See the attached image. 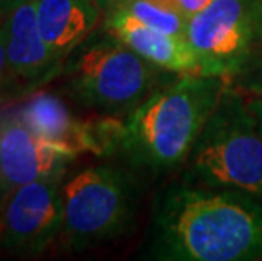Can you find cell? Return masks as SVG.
I'll list each match as a JSON object with an SVG mask.
<instances>
[{"label":"cell","instance_id":"obj_1","mask_svg":"<svg viewBox=\"0 0 262 261\" xmlns=\"http://www.w3.org/2000/svg\"><path fill=\"white\" fill-rule=\"evenodd\" d=\"M147 258L159 261L262 259V200L183 178L152 202Z\"/></svg>","mask_w":262,"mask_h":261},{"label":"cell","instance_id":"obj_2","mask_svg":"<svg viewBox=\"0 0 262 261\" xmlns=\"http://www.w3.org/2000/svg\"><path fill=\"white\" fill-rule=\"evenodd\" d=\"M227 87L224 76L174 75L127 115L117 154L152 176L185 166Z\"/></svg>","mask_w":262,"mask_h":261},{"label":"cell","instance_id":"obj_3","mask_svg":"<svg viewBox=\"0 0 262 261\" xmlns=\"http://www.w3.org/2000/svg\"><path fill=\"white\" fill-rule=\"evenodd\" d=\"M63 73L73 101L108 117H127L174 76L105 29L71 53Z\"/></svg>","mask_w":262,"mask_h":261},{"label":"cell","instance_id":"obj_4","mask_svg":"<svg viewBox=\"0 0 262 261\" xmlns=\"http://www.w3.org/2000/svg\"><path fill=\"white\" fill-rule=\"evenodd\" d=\"M183 178L262 200V121L247 95L227 87L186 159Z\"/></svg>","mask_w":262,"mask_h":261},{"label":"cell","instance_id":"obj_5","mask_svg":"<svg viewBox=\"0 0 262 261\" xmlns=\"http://www.w3.org/2000/svg\"><path fill=\"white\" fill-rule=\"evenodd\" d=\"M141 200V183L132 171L97 165L63 183V229L59 239L81 251L117 239L132 229Z\"/></svg>","mask_w":262,"mask_h":261},{"label":"cell","instance_id":"obj_6","mask_svg":"<svg viewBox=\"0 0 262 261\" xmlns=\"http://www.w3.org/2000/svg\"><path fill=\"white\" fill-rule=\"evenodd\" d=\"M186 39L202 75L241 73L262 54V0H211L188 19Z\"/></svg>","mask_w":262,"mask_h":261},{"label":"cell","instance_id":"obj_7","mask_svg":"<svg viewBox=\"0 0 262 261\" xmlns=\"http://www.w3.org/2000/svg\"><path fill=\"white\" fill-rule=\"evenodd\" d=\"M64 175L36 180L10 190L4 198V222L0 243L22 256H37L63 229Z\"/></svg>","mask_w":262,"mask_h":261},{"label":"cell","instance_id":"obj_8","mask_svg":"<svg viewBox=\"0 0 262 261\" xmlns=\"http://www.w3.org/2000/svg\"><path fill=\"white\" fill-rule=\"evenodd\" d=\"M17 115L44 141L76 156L80 153L117 154L124 124L115 117L80 121L61 98L46 92L31 95L17 110Z\"/></svg>","mask_w":262,"mask_h":261},{"label":"cell","instance_id":"obj_9","mask_svg":"<svg viewBox=\"0 0 262 261\" xmlns=\"http://www.w3.org/2000/svg\"><path fill=\"white\" fill-rule=\"evenodd\" d=\"M75 153L39 137L17 114L0 119V192L66 173Z\"/></svg>","mask_w":262,"mask_h":261},{"label":"cell","instance_id":"obj_10","mask_svg":"<svg viewBox=\"0 0 262 261\" xmlns=\"http://www.w3.org/2000/svg\"><path fill=\"white\" fill-rule=\"evenodd\" d=\"M5 32L9 70L12 80L36 87L58 76L64 68L42 39L36 17V0H26L0 14Z\"/></svg>","mask_w":262,"mask_h":261},{"label":"cell","instance_id":"obj_11","mask_svg":"<svg viewBox=\"0 0 262 261\" xmlns=\"http://www.w3.org/2000/svg\"><path fill=\"white\" fill-rule=\"evenodd\" d=\"M103 29L169 73L202 75L198 56L186 37L149 27L122 9H112L103 15Z\"/></svg>","mask_w":262,"mask_h":261},{"label":"cell","instance_id":"obj_12","mask_svg":"<svg viewBox=\"0 0 262 261\" xmlns=\"http://www.w3.org/2000/svg\"><path fill=\"white\" fill-rule=\"evenodd\" d=\"M42 39L64 61L97 29L103 12L92 0H36Z\"/></svg>","mask_w":262,"mask_h":261},{"label":"cell","instance_id":"obj_13","mask_svg":"<svg viewBox=\"0 0 262 261\" xmlns=\"http://www.w3.org/2000/svg\"><path fill=\"white\" fill-rule=\"evenodd\" d=\"M114 9L125 10L132 17L158 31L186 37L188 17L172 5L161 2V0H120Z\"/></svg>","mask_w":262,"mask_h":261},{"label":"cell","instance_id":"obj_14","mask_svg":"<svg viewBox=\"0 0 262 261\" xmlns=\"http://www.w3.org/2000/svg\"><path fill=\"white\" fill-rule=\"evenodd\" d=\"M228 87L249 97H262V54L241 73L227 78Z\"/></svg>","mask_w":262,"mask_h":261},{"label":"cell","instance_id":"obj_15","mask_svg":"<svg viewBox=\"0 0 262 261\" xmlns=\"http://www.w3.org/2000/svg\"><path fill=\"white\" fill-rule=\"evenodd\" d=\"M161 2L172 5V7L178 9L189 19L191 15L198 14L200 10H203L211 0H161Z\"/></svg>","mask_w":262,"mask_h":261},{"label":"cell","instance_id":"obj_16","mask_svg":"<svg viewBox=\"0 0 262 261\" xmlns=\"http://www.w3.org/2000/svg\"><path fill=\"white\" fill-rule=\"evenodd\" d=\"M10 82H12V75H10L9 70L7 49H5V32H4L2 17H0V88H4Z\"/></svg>","mask_w":262,"mask_h":261},{"label":"cell","instance_id":"obj_17","mask_svg":"<svg viewBox=\"0 0 262 261\" xmlns=\"http://www.w3.org/2000/svg\"><path fill=\"white\" fill-rule=\"evenodd\" d=\"M92 2H93L95 5H97V7H98L100 10H102L103 15H105L110 9H114L115 5L120 2V0H92Z\"/></svg>","mask_w":262,"mask_h":261},{"label":"cell","instance_id":"obj_18","mask_svg":"<svg viewBox=\"0 0 262 261\" xmlns=\"http://www.w3.org/2000/svg\"><path fill=\"white\" fill-rule=\"evenodd\" d=\"M247 102L250 105V109L257 114V117L262 121V97H249L247 95Z\"/></svg>","mask_w":262,"mask_h":261},{"label":"cell","instance_id":"obj_19","mask_svg":"<svg viewBox=\"0 0 262 261\" xmlns=\"http://www.w3.org/2000/svg\"><path fill=\"white\" fill-rule=\"evenodd\" d=\"M22 2H26V0H0V14L9 12L10 9L15 7V5L22 4Z\"/></svg>","mask_w":262,"mask_h":261},{"label":"cell","instance_id":"obj_20","mask_svg":"<svg viewBox=\"0 0 262 261\" xmlns=\"http://www.w3.org/2000/svg\"><path fill=\"white\" fill-rule=\"evenodd\" d=\"M4 198L5 195L0 192V236H2V222H4Z\"/></svg>","mask_w":262,"mask_h":261}]
</instances>
